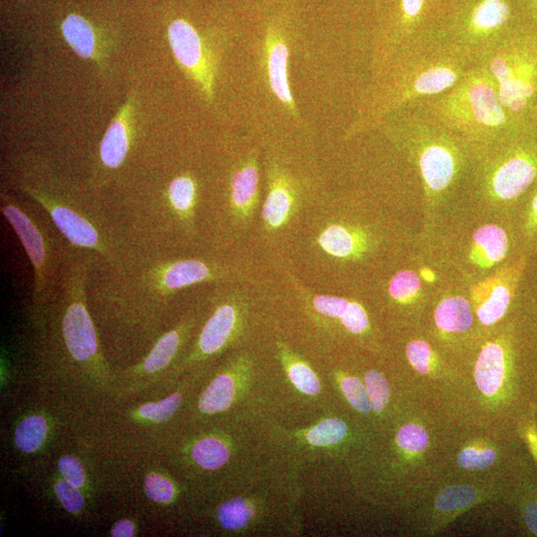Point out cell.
Here are the masks:
<instances>
[{
    "label": "cell",
    "mask_w": 537,
    "mask_h": 537,
    "mask_svg": "<svg viewBox=\"0 0 537 537\" xmlns=\"http://www.w3.org/2000/svg\"><path fill=\"white\" fill-rule=\"evenodd\" d=\"M472 65L458 49L438 37L403 51L378 74L351 134L373 129L389 115L447 91Z\"/></svg>",
    "instance_id": "cell-1"
},
{
    "label": "cell",
    "mask_w": 537,
    "mask_h": 537,
    "mask_svg": "<svg viewBox=\"0 0 537 537\" xmlns=\"http://www.w3.org/2000/svg\"><path fill=\"white\" fill-rule=\"evenodd\" d=\"M382 125L417 167L429 202L445 196L472 161L471 147L416 104L389 115Z\"/></svg>",
    "instance_id": "cell-2"
},
{
    "label": "cell",
    "mask_w": 537,
    "mask_h": 537,
    "mask_svg": "<svg viewBox=\"0 0 537 537\" xmlns=\"http://www.w3.org/2000/svg\"><path fill=\"white\" fill-rule=\"evenodd\" d=\"M415 104L459 135L472 154L522 124L504 111L488 71L480 63H473L454 86Z\"/></svg>",
    "instance_id": "cell-3"
},
{
    "label": "cell",
    "mask_w": 537,
    "mask_h": 537,
    "mask_svg": "<svg viewBox=\"0 0 537 537\" xmlns=\"http://www.w3.org/2000/svg\"><path fill=\"white\" fill-rule=\"evenodd\" d=\"M530 123L502 139L473 153L477 181L482 194L492 204L515 202L537 179V139Z\"/></svg>",
    "instance_id": "cell-4"
},
{
    "label": "cell",
    "mask_w": 537,
    "mask_h": 537,
    "mask_svg": "<svg viewBox=\"0 0 537 537\" xmlns=\"http://www.w3.org/2000/svg\"><path fill=\"white\" fill-rule=\"evenodd\" d=\"M519 15L513 0H458L446 12L437 37L477 63L501 41L526 30L514 26Z\"/></svg>",
    "instance_id": "cell-5"
},
{
    "label": "cell",
    "mask_w": 537,
    "mask_h": 537,
    "mask_svg": "<svg viewBox=\"0 0 537 537\" xmlns=\"http://www.w3.org/2000/svg\"><path fill=\"white\" fill-rule=\"evenodd\" d=\"M477 63L488 71L509 117L525 123L537 100V33L523 30L505 38Z\"/></svg>",
    "instance_id": "cell-6"
},
{
    "label": "cell",
    "mask_w": 537,
    "mask_h": 537,
    "mask_svg": "<svg viewBox=\"0 0 537 537\" xmlns=\"http://www.w3.org/2000/svg\"><path fill=\"white\" fill-rule=\"evenodd\" d=\"M2 213L14 228L35 271L33 303L36 312L52 304L56 293L57 259L44 226L15 200L3 197Z\"/></svg>",
    "instance_id": "cell-7"
},
{
    "label": "cell",
    "mask_w": 537,
    "mask_h": 537,
    "mask_svg": "<svg viewBox=\"0 0 537 537\" xmlns=\"http://www.w3.org/2000/svg\"><path fill=\"white\" fill-rule=\"evenodd\" d=\"M224 276L218 266L200 259L155 261L151 266L135 273L121 286L117 294H139L156 300L173 296L179 291L217 281Z\"/></svg>",
    "instance_id": "cell-8"
},
{
    "label": "cell",
    "mask_w": 537,
    "mask_h": 537,
    "mask_svg": "<svg viewBox=\"0 0 537 537\" xmlns=\"http://www.w3.org/2000/svg\"><path fill=\"white\" fill-rule=\"evenodd\" d=\"M167 37L179 65L204 96L209 101L214 100V65L197 30L184 19H176L168 26Z\"/></svg>",
    "instance_id": "cell-9"
},
{
    "label": "cell",
    "mask_w": 537,
    "mask_h": 537,
    "mask_svg": "<svg viewBox=\"0 0 537 537\" xmlns=\"http://www.w3.org/2000/svg\"><path fill=\"white\" fill-rule=\"evenodd\" d=\"M525 265L526 261L522 257L472 288V303L482 324H494L508 312L514 294L517 293Z\"/></svg>",
    "instance_id": "cell-10"
},
{
    "label": "cell",
    "mask_w": 537,
    "mask_h": 537,
    "mask_svg": "<svg viewBox=\"0 0 537 537\" xmlns=\"http://www.w3.org/2000/svg\"><path fill=\"white\" fill-rule=\"evenodd\" d=\"M134 124V97L131 96L118 111L100 145V160L108 170L123 164L130 151Z\"/></svg>",
    "instance_id": "cell-11"
},
{
    "label": "cell",
    "mask_w": 537,
    "mask_h": 537,
    "mask_svg": "<svg viewBox=\"0 0 537 537\" xmlns=\"http://www.w3.org/2000/svg\"><path fill=\"white\" fill-rule=\"evenodd\" d=\"M266 55L268 79L273 93L290 111H296L288 80L289 49L285 38L275 28H269Z\"/></svg>",
    "instance_id": "cell-12"
},
{
    "label": "cell",
    "mask_w": 537,
    "mask_h": 537,
    "mask_svg": "<svg viewBox=\"0 0 537 537\" xmlns=\"http://www.w3.org/2000/svg\"><path fill=\"white\" fill-rule=\"evenodd\" d=\"M296 191L286 175L276 173L271 177L269 193L262 210L266 229L276 231L289 223L296 207Z\"/></svg>",
    "instance_id": "cell-13"
},
{
    "label": "cell",
    "mask_w": 537,
    "mask_h": 537,
    "mask_svg": "<svg viewBox=\"0 0 537 537\" xmlns=\"http://www.w3.org/2000/svg\"><path fill=\"white\" fill-rule=\"evenodd\" d=\"M509 249L508 234L501 226L483 225L472 235L469 260L479 269H491L507 257Z\"/></svg>",
    "instance_id": "cell-14"
},
{
    "label": "cell",
    "mask_w": 537,
    "mask_h": 537,
    "mask_svg": "<svg viewBox=\"0 0 537 537\" xmlns=\"http://www.w3.org/2000/svg\"><path fill=\"white\" fill-rule=\"evenodd\" d=\"M259 202V172L254 159L242 164L230 184V204L234 214L242 219L249 218Z\"/></svg>",
    "instance_id": "cell-15"
},
{
    "label": "cell",
    "mask_w": 537,
    "mask_h": 537,
    "mask_svg": "<svg viewBox=\"0 0 537 537\" xmlns=\"http://www.w3.org/2000/svg\"><path fill=\"white\" fill-rule=\"evenodd\" d=\"M319 244L332 257L356 259L370 249V239L361 229L332 224L321 234Z\"/></svg>",
    "instance_id": "cell-16"
},
{
    "label": "cell",
    "mask_w": 537,
    "mask_h": 537,
    "mask_svg": "<svg viewBox=\"0 0 537 537\" xmlns=\"http://www.w3.org/2000/svg\"><path fill=\"white\" fill-rule=\"evenodd\" d=\"M238 310L234 303H221L200 333V352L205 355H212L224 349L236 328Z\"/></svg>",
    "instance_id": "cell-17"
},
{
    "label": "cell",
    "mask_w": 537,
    "mask_h": 537,
    "mask_svg": "<svg viewBox=\"0 0 537 537\" xmlns=\"http://www.w3.org/2000/svg\"><path fill=\"white\" fill-rule=\"evenodd\" d=\"M505 353L498 343L482 347L475 367V378L480 391L486 395L496 393L504 378Z\"/></svg>",
    "instance_id": "cell-18"
},
{
    "label": "cell",
    "mask_w": 537,
    "mask_h": 537,
    "mask_svg": "<svg viewBox=\"0 0 537 537\" xmlns=\"http://www.w3.org/2000/svg\"><path fill=\"white\" fill-rule=\"evenodd\" d=\"M63 37L77 55L83 59H96L99 56V39L96 29L86 18L69 15L61 25Z\"/></svg>",
    "instance_id": "cell-19"
},
{
    "label": "cell",
    "mask_w": 537,
    "mask_h": 537,
    "mask_svg": "<svg viewBox=\"0 0 537 537\" xmlns=\"http://www.w3.org/2000/svg\"><path fill=\"white\" fill-rule=\"evenodd\" d=\"M435 323L438 328L445 333L468 331L472 324L470 302L461 296L442 300L435 311Z\"/></svg>",
    "instance_id": "cell-20"
},
{
    "label": "cell",
    "mask_w": 537,
    "mask_h": 537,
    "mask_svg": "<svg viewBox=\"0 0 537 537\" xmlns=\"http://www.w3.org/2000/svg\"><path fill=\"white\" fill-rule=\"evenodd\" d=\"M168 202L174 212L183 219H192L194 214L197 186L194 179L181 175L174 179L167 189Z\"/></svg>",
    "instance_id": "cell-21"
},
{
    "label": "cell",
    "mask_w": 537,
    "mask_h": 537,
    "mask_svg": "<svg viewBox=\"0 0 537 537\" xmlns=\"http://www.w3.org/2000/svg\"><path fill=\"white\" fill-rule=\"evenodd\" d=\"M235 396L234 379L229 375L218 376L208 386L199 402V409L206 414L223 413L233 404Z\"/></svg>",
    "instance_id": "cell-22"
},
{
    "label": "cell",
    "mask_w": 537,
    "mask_h": 537,
    "mask_svg": "<svg viewBox=\"0 0 537 537\" xmlns=\"http://www.w3.org/2000/svg\"><path fill=\"white\" fill-rule=\"evenodd\" d=\"M46 420L38 415L30 416L21 423L15 431V444L25 452H36L44 445L47 435Z\"/></svg>",
    "instance_id": "cell-23"
},
{
    "label": "cell",
    "mask_w": 537,
    "mask_h": 537,
    "mask_svg": "<svg viewBox=\"0 0 537 537\" xmlns=\"http://www.w3.org/2000/svg\"><path fill=\"white\" fill-rule=\"evenodd\" d=\"M179 345H181V333L174 330L164 334L145 358L143 364L144 370L150 373L164 370L173 361Z\"/></svg>",
    "instance_id": "cell-24"
},
{
    "label": "cell",
    "mask_w": 537,
    "mask_h": 537,
    "mask_svg": "<svg viewBox=\"0 0 537 537\" xmlns=\"http://www.w3.org/2000/svg\"><path fill=\"white\" fill-rule=\"evenodd\" d=\"M193 456L197 464L204 469L217 470L226 464L230 452L220 440L207 438L198 442L193 450Z\"/></svg>",
    "instance_id": "cell-25"
},
{
    "label": "cell",
    "mask_w": 537,
    "mask_h": 537,
    "mask_svg": "<svg viewBox=\"0 0 537 537\" xmlns=\"http://www.w3.org/2000/svg\"><path fill=\"white\" fill-rule=\"evenodd\" d=\"M254 514V511L244 499L230 500L220 505L218 521L224 529L237 531L244 528Z\"/></svg>",
    "instance_id": "cell-26"
},
{
    "label": "cell",
    "mask_w": 537,
    "mask_h": 537,
    "mask_svg": "<svg viewBox=\"0 0 537 537\" xmlns=\"http://www.w3.org/2000/svg\"><path fill=\"white\" fill-rule=\"evenodd\" d=\"M420 278L413 271H400L389 283L388 293L393 300L409 303L418 298L423 288Z\"/></svg>",
    "instance_id": "cell-27"
},
{
    "label": "cell",
    "mask_w": 537,
    "mask_h": 537,
    "mask_svg": "<svg viewBox=\"0 0 537 537\" xmlns=\"http://www.w3.org/2000/svg\"><path fill=\"white\" fill-rule=\"evenodd\" d=\"M347 433V426L340 419H328L310 430L307 439L313 446L326 447L339 443Z\"/></svg>",
    "instance_id": "cell-28"
},
{
    "label": "cell",
    "mask_w": 537,
    "mask_h": 537,
    "mask_svg": "<svg viewBox=\"0 0 537 537\" xmlns=\"http://www.w3.org/2000/svg\"><path fill=\"white\" fill-rule=\"evenodd\" d=\"M477 498V491L470 486H452L442 491L436 499V508L450 512L467 507Z\"/></svg>",
    "instance_id": "cell-29"
},
{
    "label": "cell",
    "mask_w": 537,
    "mask_h": 537,
    "mask_svg": "<svg viewBox=\"0 0 537 537\" xmlns=\"http://www.w3.org/2000/svg\"><path fill=\"white\" fill-rule=\"evenodd\" d=\"M364 381L372 407L374 412L382 413L388 403L389 396H391L386 378L381 373L371 371L365 374Z\"/></svg>",
    "instance_id": "cell-30"
},
{
    "label": "cell",
    "mask_w": 537,
    "mask_h": 537,
    "mask_svg": "<svg viewBox=\"0 0 537 537\" xmlns=\"http://www.w3.org/2000/svg\"><path fill=\"white\" fill-rule=\"evenodd\" d=\"M183 396L181 393H174L160 403H147L141 407L140 415L145 419L161 423L170 419L181 407Z\"/></svg>",
    "instance_id": "cell-31"
},
{
    "label": "cell",
    "mask_w": 537,
    "mask_h": 537,
    "mask_svg": "<svg viewBox=\"0 0 537 537\" xmlns=\"http://www.w3.org/2000/svg\"><path fill=\"white\" fill-rule=\"evenodd\" d=\"M313 307L324 317L340 319L343 322L349 313L353 301L334 296H315L313 299Z\"/></svg>",
    "instance_id": "cell-32"
},
{
    "label": "cell",
    "mask_w": 537,
    "mask_h": 537,
    "mask_svg": "<svg viewBox=\"0 0 537 537\" xmlns=\"http://www.w3.org/2000/svg\"><path fill=\"white\" fill-rule=\"evenodd\" d=\"M396 441L400 447L410 452L423 451L429 445L426 430L416 424H407L400 429Z\"/></svg>",
    "instance_id": "cell-33"
},
{
    "label": "cell",
    "mask_w": 537,
    "mask_h": 537,
    "mask_svg": "<svg viewBox=\"0 0 537 537\" xmlns=\"http://www.w3.org/2000/svg\"><path fill=\"white\" fill-rule=\"evenodd\" d=\"M343 394L350 403L362 413H370L372 403L366 387L356 377H346L342 383Z\"/></svg>",
    "instance_id": "cell-34"
},
{
    "label": "cell",
    "mask_w": 537,
    "mask_h": 537,
    "mask_svg": "<svg viewBox=\"0 0 537 537\" xmlns=\"http://www.w3.org/2000/svg\"><path fill=\"white\" fill-rule=\"evenodd\" d=\"M292 383L299 391L305 394L315 395L321 391V383L319 378L305 364H293L289 371Z\"/></svg>",
    "instance_id": "cell-35"
},
{
    "label": "cell",
    "mask_w": 537,
    "mask_h": 537,
    "mask_svg": "<svg viewBox=\"0 0 537 537\" xmlns=\"http://www.w3.org/2000/svg\"><path fill=\"white\" fill-rule=\"evenodd\" d=\"M497 460L496 452L490 449L478 450L467 448L458 457L459 465L466 470H484L491 467Z\"/></svg>",
    "instance_id": "cell-36"
},
{
    "label": "cell",
    "mask_w": 537,
    "mask_h": 537,
    "mask_svg": "<svg viewBox=\"0 0 537 537\" xmlns=\"http://www.w3.org/2000/svg\"><path fill=\"white\" fill-rule=\"evenodd\" d=\"M147 498L156 502H170L174 497V484L159 473H150L144 481Z\"/></svg>",
    "instance_id": "cell-37"
},
{
    "label": "cell",
    "mask_w": 537,
    "mask_h": 537,
    "mask_svg": "<svg viewBox=\"0 0 537 537\" xmlns=\"http://www.w3.org/2000/svg\"><path fill=\"white\" fill-rule=\"evenodd\" d=\"M406 355L408 361L421 374H427L432 363V350L424 341H414L407 345Z\"/></svg>",
    "instance_id": "cell-38"
},
{
    "label": "cell",
    "mask_w": 537,
    "mask_h": 537,
    "mask_svg": "<svg viewBox=\"0 0 537 537\" xmlns=\"http://www.w3.org/2000/svg\"><path fill=\"white\" fill-rule=\"evenodd\" d=\"M58 467L63 478L74 487L79 489L84 486L86 482V473L78 459L72 456L62 457Z\"/></svg>",
    "instance_id": "cell-39"
},
{
    "label": "cell",
    "mask_w": 537,
    "mask_h": 537,
    "mask_svg": "<svg viewBox=\"0 0 537 537\" xmlns=\"http://www.w3.org/2000/svg\"><path fill=\"white\" fill-rule=\"evenodd\" d=\"M55 492L63 507L68 512L76 513L83 508L84 499L82 494L78 491V488L74 487L73 484L67 481L58 482L55 487Z\"/></svg>",
    "instance_id": "cell-40"
},
{
    "label": "cell",
    "mask_w": 537,
    "mask_h": 537,
    "mask_svg": "<svg viewBox=\"0 0 537 537\" xmlns=\"http://www.w3.org/2000/svg\"><path fill=\"white\" fill-rule=\"evenodd\" d=\"M524 231L528 237H533L537 234V192L532 199L528 213H526Z\"/></svg>",
    "instance_id": "cell-41"
},
{
    "label": "cell",
    "mask_w": 537,
    "mask_h": 537,
    "mask_svg": "<svg viewBox=\"0 0 537 537\" xmlns=\"http://www.w3.org/2000/svg\"><path fill=\"white\" fill-rule=\"evenodd\" d=\"M134 534V525L129 520H123L114 525L111 535L113 537H132Z\"/></svg>",
    "instance_id": "cell-42"
},
{
    "label": "cell",
    "mask_w": 537,
    "mask_h": 537,
    "mask_svg": "<svg viewBox=\"0 0 537 537\" xmlns=\"http://www.w3.org/2000/svg\"><path fill=\"white\" fill-rule=\"evenodd\" d=\"M525 522L530 530L537 535V504L531 503L526 507L524 513Z\"/></svg>",
    "instance_id": "cell-43"
},
{
    "label": "cell",
    "mask_w": 537,
    "mask_h": 537,
    "mask_svg": "<svg viewBox=\"0 0 537 537\" xmlns=\"http://www.w3.org/2000/svg\"><path fill=\"white\" fill-rule=\"evenodd\" d=\"M525 3L529 8L532 24L537 33V0H525Z\"/></svg>",
    "instance_id": "cell-44"
},
{
    "label": "cell",
    "mask_w": 537,
    "mask_h": 537,
    "mask_svg": "<svg viewBox=\"0 0 537 537\" xmlns=\"http://www.w3.org/2000/svg\"><path fill=\"white\" fill-rule=\"evenodd\" d=\"M526 122L530 123L534 129H537V100L533 103L531 107Z\"/></svg>",
    "instance_id": "cell-45"
},
{
    "label": "cell",
    "mask_w": 537,
    "mask_h": 537,
    "mask_svg": "<svg viewBox=\"0 0 537 537\" xmlns=\"http://www.w3.org/2000/svg\"><path fill=\"white\" fill-rule=\"evenodd\" d=\"M421 277H423L426 282L430 283L434 282L436 280L434 273L429 269H424L421 271Z\"/></svg>",
    "instance_id": "cell-46"
}]
</instances>
